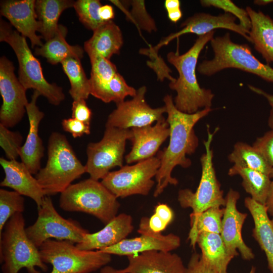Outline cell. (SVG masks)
<instances>
[{
  "label": "cell",
  "mask_w": 273,
  "mask_h": 273,
  "mask_svg": "<svg viewBox=\"0 0 273 273\" xmlns=\"http://www.w3.org/2000/svg\"><path fill=\"white\" fill-rule=\"evenodd\" d=\"M149 224L150 229L156 233H161L168 225L155 213L149 218Z\"/></svg>",
  "instance_id": "7dc6e473"
},
{
  "label": "cell",
  "mask_w": 273,
  "mask_h": 273,
  "mask_svg": "<svg viewBox=\"0 0 273 273\" xmlns=\"http://www.w3.org/2000/svg\"><path fill=\"white\" fill-rule=\"evenodd\" d=\"M24 198L16 191L0 189V235L9 219L24 211Z\"/></svg>",
  "instance_id": "d590c367"
},
{
  "label": "cell",
  "mask_w": 273,
  "mask_h": 273,
  "mask_svg": "<svg viewBox=\"0 0 273 273\" xmlns=\"http://www.w3.org/2000/svg\"><path fill=\"white\" fill-rule=\"evenodd\" d=\"M34 0H7L1 2V14L6 17L22 35L30 40L32 48L43 44L36 34L39 23Z\"/></svg>",
  "instance_id": "d6986e66"
},
{
  "label": "cell",
  "mask_w": 273,
  "mask_h": 273,
  "mask_svg": "<svg viewBox=\"0 0 273 273\" xmlns=\"http://www.w3.org/2000/svg\"><path fill=\"white\" fill-rule=\"evenodd\" d=\"M224 208H210L196 215H190L191 229L188 239L194 248L198 235L204 232L219 234L221 231L222 219Z\"/></svg>",
  "instance_id": "4dcf8cb0"
},
{
  "label": "cell",
  "mask_w": 273,
  "mask_h": 273,
  "mask_svg": "<svg viewBox=\"0 0 273 273\" xmlns=\"http://www.w3.org/2000/svg\"><path fill=\"white\" fill-rule=\"evenodd\" d=\"M0 164L5 174L0 186L11 188L20 195L30 198L37 208L39 207L45 195L37 179L25 164L4 157L0 158Z\"/></svg>",
  "instance_id": "7402d4cb"
},
{
  "label": "cell",
  "mask_w": 273,
  "mask_h": 273,
  "mask_svg": "<svg viewBox=\"0 0 273 273\" xmlns=\"http://www.w3.org/2000/svg\"><path fill=\"white\" fill-rule=\"evenodd\" d=\"M123 43L121 30L112 20L105 22L93 31V36L84 44L89 58L100 56L110 60L118 55Z\"/></svg>",
  "instance_id": "cb8c5ba5"
},
{
  "label": "cell",
  "mask_w": 273,
  "mask_h": 273,
  "mask_svg": "<svg viewBox=\"0 0 273 273\" xmlns=\"http://www.w3.org/2000/svg\"><path fill=\"white\" fill-rule=\"evenodd\" d=\"M131 9L127 11L118 2L114 3L125 14L127 18L134 23L140 29L149 32L157 31V27L154 19L147 12L144 1L134 0L130 2Z\"/></svg>",
  "instance_id": "74e56055"
},
{
  "label": "cell",
  "mask_w": 273,
  "mask_h": 273,
  "mask_svg": "<svg viewBox=\"0 0 273 273\" xmlns=\"http://www.w3.org/2000/svg\"><path fill=\"white\" fill-rule=\"evenodd\" d=\"M147 88L142 86L130 100L116 104V108L108 116L106 127L120 129L141 127L152 124L163 118L166 113L165 106L156 108L151 107L146 102Z\"/></svg>",
  "instance_id": "5bb4252c"
},
{
  "label": "cell",
  "mask_w": 273,
  "mask_h": 273,
  "mask_svg": "<svg viewBox=\"0 0 273 273\" xmlns=\"http://www.w3.org/2000/svg\"><path fill=\"white\" fill-rule=\"evenodd\" d=\"M253 3L258 6H266L273 3V0H255L253 1Z\"/></svg>",
  "instance_id": "db71d44e"
},
{
  "label": "cell",
  "mask_w": 273,
  "mask_h": 273,
  "mask_svg": "<svg viewBox=\"0 0 273 273\" xmlns=\"http://www.w3.org/2000/svg\"><path fill=\"white\" fill-rule=\"evenodd\" d=\"M138 232L140 236L126 238L117 244L101 251L110 255L128 256L149 251L170 252L180 245V239L176 235L171 233L164 235L153 231L147 217L141 218Z\"/></svg>",
  "instance_id": "9a60e30c"
},
{
  "label": "cell",
  "mask_w": 273,
  "mask_h": 273,
  "mask_svg": "<svg viewBox=\"0 0 273 273\" xmlns=\"http://www.w3.org/2000/svg\"><path fill=\"white\" fill-rule=\"evenodd\" d=\"M132 137L131 129L106 127L102 139L87 146L85 166L89 178L103 179L112 169L122 167L126 142Z\"/></svg>",
  "instance_id": "8fae6325"
},
{
  "label": "cell",
  "mask_w": 273,
  "mask_h": 273,
  "mask_svg": "<svg viewBox=\"0 0 273 273\" xmlns=\"http://www.w3.org/2000/svg\"><path fill=\"white\" fill-rule=\"evenodd\" d=\"M99 14L104 22L111 21L115 16L113 8L109 5H102L99 9Z\"/></svg>",
  "instance_id": "c3c4849f"
},
{
  "label": "cell",
  "mask_w": 273,
  "mask_h": 273,
  "mask_svg": "<svg viewBox=\"0 0 273 273\" xmlns=\"http://www.w3.org/2000/svg\"><path fill=\"white\" fill-rule=\"evenodd\" d=\"M37 209L36 221L25 231L29 239L38 248L46 241L52 239L77 244L89 233L78 221L61 216L50 196H44Z\"/></svg>",
  "instance_id": "30bf717a"
},
{
  "label": "cell",
  "mask_w": 273,
  "mask_h": 273,
  "mask_svg": "<svg viewBox=\"0 0 273 273\" xmlns=\"http://www.w3.org/2000/svg\"><path fill=\"white\" fill-rule=\"evenodd\" d=\"M246 10L250 17L251 27L249 36L255 50L266 64H273V19L260 11L248 6Z\"/></svg>",
  "instance_id": "484cf974"
},
{
  "label": "cell",
  "mask_w": 273,
  "mask_h": 273,
  "mask_svg": "<svg viewBox=\"0 0 273 273\" xmlns=\"http://www.w3.org/2000/svg\"><path fill=\"white\" fill-rule=\"evenodd\" d=\"M236 18L228 13L220 14L218 16L204 13L195 14L188 18L181 24L180 27H182L181 30L164 38L153 48L145 49V54L148 56L151 55L152 53L156 54L160 48L183 34L194 33L199 36L215 31L214 30L217 28H223L234 31L251 42L249 36V31L239 24L236 23Z\"/></svg>",
  "instance_id": "2e32d148"
},
{
  "label": "cell",
  "mask_w": 273,
  "mask_h": 273,
  "mask_svg": "<svg viewBox=\"0 0 273 273\" xmlns=\"http://www.w3.org/2000/svg\"><path fill=\"white\" fill-rule=\"evenodd\" d=\"M244 203L253 219L252 236L264 252L268 268L273 273V223L268 216L265 205L256 202L251 197L246 198Z\"/></svg>",
  "instance_id": "d4e9b609"
},
{
  "label": "cell",
  "mask_w": 273,
  "mask_h": 273,
  "mask_svg": "<svg viewBox=\"0 0 273 273\" xmlns=\"http://www.w3.org/2000/svg\"><path fill=\"white\" fill-rule=\"evenodd\" d=\"M270 178H273V167H272L270 173L269 174Z\"/></svg>",
  "instance_id": "9f6ffc18"
},
{
  "label": "cell",
  "mask_w": 273,
  "mask_h": 273,
  "mask_svg": "<svg viewBox=\"0 0 273 273\" xmlns=\"http://www.w3.org/2000/svg\"><path fill=\"white\" fill-rule=\"evenodd\" d=\"M71 110L72 118L90 125L92 112L87 106L85 100L81 99L73 101Z\"/></svg>",
  "instance_id": "ee69618b"
},
{
  "label": "cell",
  "mask_w": 273,
  "mask_h": 273,
  "mask_svg": "<svg viewBox=\"0 0 273 273\" xmlns=\"http://www.w3.org/2000/svg\"><path fill=\"white\" fill-rule=\"evenodd\" d=\"M61 124L63 129L71 133L74 138L89 134L90 132V125L72 117L63 119Z\"/></svg>",
  "instance_id": "b9f144b4"
},
{
  "label": "cell",
  "mask_w": 273,
  "mask_h": 273,
  "mask_svg": "<svg viewBox=\"0 0 273 273\" xmlns=\"http://www.w3.org/2000/svg\"><path fill=\"white\" fill-rule=\"evenodd\" d=\"M214 33L213 31L199 36L193 46L183 54L170 52L167 55V61L178 73V77L170 81L169 86L176 92L173 102L181 112L193 114L205 108H211L214 95L210 89L200 86L196 70L200 54L213 38Z\"/></svg>",
  "instance_id": "7a4b0ae2"
},
{
  "label": "cell",
  "mask_w": 273,
  "mask_h": 273,
  "mask_svg": "<svg viewBox=\"0 0 273 273\" xmlns=\"http://www.w3.org/2000/svg\"><path fill=\"white\" fill-rule=\"evenodd\" d=\"M40 93L34 90L30 102L26 107L29 121V131L26 139L20 152L21 162L32 174H36L41 168V160L44 156V148L38 134L39 125L44 114L36 105Z\"/></svg>",
  "instance_id": "ffe728a7"
},
{
  "label": "cell",
  "mask_w": 273,
  "mask_h": 273,
  "mask_svg": "<svg viewBox=\"0 0 273 273\" xmlns=\"http://www.w3.org/2000/svg\"><path fill=\"white\" fill-rule=\"evenodd\" d=\"M187 267V273H219L196 252L192 255Z\"/></svg>",
  "instance_id": "7bdbcfd3"
},
{
  "label": "cell",
  "mask_w": 273,
  "mask_h": 273,
  "mask_svg": "<svg viewBox=\"0 0 273 273\" xmlns=\"http://www.w3.org/2000/svg\"><path fill=\"white\" fill-rule=\"evenodd\" d=\"M217 130V128L214 133H211L207 126V139L203 142L205 153L200 158L201 177L196 191L193 192L190 189H185L179 190L178 193L177 200L180 206L191 208L193 210L191 216H196L212 207H220L225 205V199L216 176L211 148L213 135Z\"/></svg>",
  "instance_id": "9c48e42d"
},
{
  "label": "cell",
  "mask_w": 273,
  "mask_h": 273,
  "mask_svg": "<svg viewBox=\"0 0 273 273\" xmlns=\"http://www.w3.org/2000/svg\"><path fill=\"white\" fill-rule=\"evenodd\" d=\"M265 205L268 214L271 217V220L273 223V180H271L268 195Z\"/></svg>",
  "instance_id": "681fc988"
},
{
  "label": "cell",
  "mask_w": 273,
  "mask_h": 273,
  "mask_svg": "<svg viewBox=\"0 0 273 273\" xmlns=\"http://www.w3.org/2000/svg\"><path fill=\"white\" fill-rule=\"evenodd\" d=\"M136 90L128 85L123 76L117 72L104 87L93 96L106 103L114 102L116 104L124 101L127 96L134 97Z\"/></svg>",
  "instance_id": "836d02e7"
},
{
  "label": "cell",
  "mask_w": 273,
  "mask_h": 273,
  "mask_svg": "<svg viewBox=\"0 0 273 273\" xmlns=\"http://www.w3.org/2000/svg\"><path fill=\"white\" fill-rule=\"evenodd\" d=\"M86 172L65 135L53 132L49 139L48 160L35 178L45 196L64 192L75 179Z\"/></svg>",
  "instance_id": "3957f363"
},
{
  "label": "cell",
  "mask_w": 273,
  "mask_h": 273,
  "mask_svg": "<svg viewBox=\"0 0 273 273\" xmlns=\"http://www.w3.org/2000/svg\"><path fill=\"white\" fill-rule=\"evenodd\" d=\"M256 268L254 266H252L249 273H255Z\"/></svg>",
  "instance_id": "11a10c76"
},
{
  "label": "cell",
  "mask_w": 273,
  "mask_h": 273,
  "mask_svg": "<svg viewBox=\"0 0 273 273\" xmlns=\"http://www.w3.org/2000/svg\"><path fill=\"white\" fill-rule=\"evenodd\" d=\"M169 19L173 23H176L182 17L183 14L181 9H178L167 13Z\"/></svg>",
  "instance_id": "816d5d0a"
},
{
  "label": "cell",
  "mask_w": 273,
  "mask_h": 273,
  "mask_svg": "<svg viewBox=\"0 0 273 273\" xmlns=\"http://www.w3.org/2000/svg\"><path fill=\"white\" fill-rule=\"evenodd\" d=\"M131 130L132 137L130 141L132 147L125 157L128 164L154 157L161 145L170 135L169 124L164 117L156 121L154 125L134 127Z\"/></svg>",
  "instance_id": "ac0fdd59"
},
{
  "label": "cell",
  "mask_w": 273,
  "mask_h": 273,
  "mask_svg": "<svg viewBox=\"0 0 273 273\" xmlns=\"http://www.w3.org/2000/svg\"><path fill=\"white\" fill-rule=\"evenodd\" d=\"M13 63L3 56L0 59V93L3 99L0 124L11 128L22 119L28 102L26 89L17 78Z\"/></svg>",
  "instance_id": "4fadbf2b"
},
{
  "label": "cell",
  "mask_w": 273,
  "mask_h": 273,
  "mask_svg": "<svg viewBox=\"0 0 273 273\" xmlns=\"http://www.w3.org/2000/svg\"><path fill=\"white\" fill-rule=\"evenodd\" d=\"M200 4L203 7H213L223 10L224 13H230L239 20V24L245 29L250 31L251 22L246 10L236 5L230 0H202Z\"/></svg>",
  "instance_id": "ab89813d"
},
{
  "label": "cell",
  "mask_w": 273,
  "mask_h": 273,
  "mask_svg": "<svg viewBox=\"0 0 273 273\" xmlns=\"http://www.w3.org/2000/svg\"><path fill=\"white\" fill-rule=\"evenodd\" d=\"M39 250L42 261L52 265L50 273H91L111 261V255L108 253L81 250L67 241L48 240Z\"/></svg>",
  "instance_id": "ba28073f"
},
{
  "label": "cell",
  "mask_w": 273,
  "mask_h": 273,
  "mask_svg": "<svg viewBox=\"0 0 273 273\" xmlns=\"http://www.w3.org/2000/svg\"><path fill=\"white\" fill-rule=\"evenodd\" d=\"M22 213L13 215L0 235V261L2 273H18L25 268L28 273L46 272L48 267L40 257L39 248L28 237Z\"/></svg>",
  "instance_id": "277c9868"
},
{
  "label": "cell",
  "mask_w": 273,
  "mask_h": 273,
  "mask_svg": "<svg viewBox=\"0 0 273 273\" xmlns=\"http://www.w3.org/2000/svg\"><path fill=\"white\" fill-rule=\"evenodd\" d=\"M23 137L18 131H13L0 124V146L4 150L7 159L16 160L20 157L22 147Z\"/></svg>",
  "instance_id": "f35d334b"
},
{
  "label": "cell",
  "mask_w": 273,
  "mask_h": 273,
  "mask_svg": "<svg viewBox=\"0 0 273 273\" xmlns=\"http://www.w3.org/2000/svg\"><path fill=\"white\" fill-rule=\"evenodd\" d=\"M132 218L126 213L116 215L105 227L94 233H87L76 246L83 250H101L120 242L133 230Z\"/></svg>",
  "instance_id": "603a6c76"
},
{
  "label": "cell",
  "mask_w": 273,
  "mask_h": 273,
  "mask_svg": "<svg viewBox=\"0 0 273 273\" xmlns=\"http://www.w3.org/2000/svg\"><path fill=\"white\" fill-rule=\"evenodd\" d=\"M74 2L71 0L35 1V12L39 23L38 32L46 41L55 35L61 13L66 9L73 7Z\"/></svg>",
  "instance_id": "4316f807"
},
{
  "label": "cell",
  "mask_w": 273,
  "mask_h": 273,
  "mask_svg": "<svg viewBox=\"0 0 273 273\" xmlns=\"http://www.w3.org/2000/svg\"><path fill=\"white\" fill-rule=\"evenodd\" d=\"M160 166V159L154 156L110 171L101 182L117 198L133 195L146 196L155 184L152 178L155 177Z\"/></svg>",
  "instance_id": "7c38bea8"
},
{
  "label": "cell",
  "mask_w": 273,
  "mask_h": 273,
  "mask_svg": "<svg viewBox=\"0 0 273 273\" xmlns=\"http://www.w3.org/2000/svg\"><path fill=\"white\" fill-rule=\"evenodd\" d=\"M252 146L262 155L268 164L273 167V129L258 138Z\"/></svg>",
  "instance_id": "60d3db41"
},
{
  "label": "cell",
  "mask_w": 273,
  "mask_h": 273,
  "mask_svg": "<svg viewBox=\"0 0 273 273\" xmlns=\"http://www.w3.org/2000/svg\"><path fill=\"white\" fill-rule=\"evenodd\" d=\"M100 273H121L119 269H115L112 266L105 265L101 268Z\"/></svg>",
  "instance_id": "f5cc1de1"
},
{
  "label": "cell",
  "mask_w": 273,
  "mask_h": 273,
  "mask_svg": "<svg viewBox=\"0 0 273 273\" xmlns=\"http://www.w3.org/2000/svg\"><path fill=\"white\" fill-rule=\"evenodd\" d=\"M240 198L238 192L230 189L226 196L224 212L222 219L220 235L228 253L234 258L239 253L245 260L253 259L254 255L252 249L245 243L242 230L247 214L240 212L237 202Z\"/></svg>",
  "instance_id": "e0dca14e"
},
{
  "label": "cell",
  "mask_w": 273,
  "mask_h": 273,
  "mask_svg": "<svg viewBox=\"0 0 273 273\" xmlns=\"http://www.w3.org/2000/svg\"><path fill=\"white\" fill-rule=\"evenodd\" d=\"M67 33V28L59 24L55 35L42 46L36 47L35 54L45 58L52 65L61 63L69 57L81 60L83 56L84 50L79 46L69 44L65 39Z\"/></svg>",
  "instance_id": "83f0119b"
},
{
  "label": "cell",
  "mask_w": 273,
  "mask_h": 273,
  "mask_svg": "<svg viewBox=\"0 0 273 273\" xmlns=\"http://www.w3.org/2000/svg\"><path fill=\"white\" fill-rule=\"evenodd\" d=\"M249 88L255 93L264 97L268 101L271 109L268 118V125L270 129H273V94H268L262 89L255 86L249 85Z\"/></svg>",
  "instance_id": "bcb514c9"
},
{
  "label": "cell",
  "mask_w": 273,
  "mask_h": 273,
  "mask_svg": "<svg viewBox=\"0 0 273 273\" xmlns=\"http://www.w3.org/2000/svg\"><path fill=\"white\" fill-rule=\"evenodd\" d=\"M59 203L64 211L92 215L105 225L117 215L120 206L101 182L90 178L71 184L61 193Z\"/></svg>",
  "instance_id": "52a82bcc"
},
{
  "label": "cell",
  "mask_w": 273,
  "mask_h": 273,
  "mask_svg": "<svg viewBox=\"0 0 273 273\" xmlns=\"http://www.w3.org/2000/svg\"><path fill=\"white\" fill-rule=\"evenodd\" d=\"M163 101L166 108L170 139L168 146L157 155L160 166L155 176V197L161 194L168 185L175 186L178 184V180L171 175L175 166L187 168L191 165V161L187 155L194 153L199 145L194 126L212 110L211 108H205L196 113L188 114L175 107L171 95H166Z\"/></svg>",
  "instance_id": "6da1fadb"
},
{
  "label": "cell",
  "mask_w": 273,
  "mask_h": 273,
  "mask_svg": "<svg viewBox=\"0 0 273 273\" xmlns=\"http://www.w3.org/2000/svg\"><path fill=\"white\" fill-rule=\"evenodd\" d=\"M128 263L121 273H187L181 258L176 253L149 251L127 256Z\"/></svg>",
  "instance_id": "44dd1931"
},
{
  "label": "cell",
  "mask_w": 273,
  "mask_h": 273,
  "mask_svg": "<svg viewBox=\"0 0 273 273\" xmlns=\"http://www.w3.org/2000/svg\"><path fill=\"white\" fill-rule=\"evenodd\" d=\"M154 213L167 225L172 221L173 218L172 209L166 204L161 203L157 205L155 207Z\"/></svg>",
  "instance_id": "f6af8a7d"
},
{
  "label": "cell",
  "mask_w": 273,
  "mask_h": 273,
  "mask_svg": "<svg viewBox=\"0 0 273 273\" xmlns=\"http://www.w3.org/2000/svg\"><path fill=\"white\" fill-rule=\"evenodd\" d=\"M0 41L7 42L14 50L19 64L18 78L26 90L38 91L54 105H59L65 99L62 88L44 78L40 62L32 54L25 37L2 19Z\"/></svg>",
  "instance_id": "8992f818"
},
{
  "label": "cell",
  "mask_w": 273,
  "mask_h": 273,
  "mask_svg": "<svg viewBox=\"0 0 273 273\" xmlns=\"http://www.w3.org/2000/svg\"><path fill=\"white\" fill-rule=\"evenodd\" d=\"M230 176L240 175L245 191L256 202L265 205L271 180L269 175L261 172L233 165L228 171Z\"/></svg>",
  "instance_id": "f546056e"
},
{
  "label": "cell",
  "mask_w": 273,
  "mask_h": 273,
  "mask_svg": "<svg viewBox=\"0 0 273 273\" xmlns=\"http://www.w3.org/2000/svg\"><path fill=\"white\" fill-rule=\"evenodd\" d=\"M61 64L70 81L69 93L72 98L74 101L87 100L90 95V82L86 76L80 60L69 57Z\"/></svg>",
  "instance_id": "1f68e13d"
},
{
  "label": "cell",
  "mask_w": 273,
  "mask_h": 273,
  "mask_svg": "<svg viewBox=\"0 0 273 273\" xmlns=\"http://www.w3.org/2000/svg\"><path fill=\"white\" fill-rule=\"evenodd\" d=\"M201 256L219 273H227L229 264L234 257L227 251L220 234L201 233L196 240Z\"/></svg>",
  "instance_id": "f1b7e54d"
},
{
  "label": "cell",
  "mask_w": 273,
  "mask_h": 273,
  "mask_svg": "<svg viewBox=\"0 0 273 273\" xmlns=\"http://www.w3.org/2000/svg\"><path fill=\"white\" fill-rule=\"evenodd\" d=\"M210 42L213 58L199 64L197 70L199 73L209 76L225 69L236 68L273 83V68L257 59L248 44L233 42L229 32L213 37Z\"/></svg>",
  "instance_id": "5b68a950"
},
{
  "label": "cell",
  "mask_w": 273,
  "mask_h": 273,
  "mask_svg": "<svg viewBox=\"0 0 273 273\" xmlns=\"http://www.w3.org/2000/svg\"><path fill=\"white\" fill-rule=\"evenodd\" d=\"M102 6L99 0H77L74 2V8L79 21L89 30L93 31L104 22L99 14Z\"/></svg>",
  "instance_id": "8d00e7d4"
},
{
  "label": "cell",
  "mask_w": 273,
  "mask_h": 273,
  "mask_svg": "<svg viewBox=\"0 0 273 273\" xmlns=\"http://www.w3.org/2000/svg\"><path fill=\"white\" fill-rule=\"evenodd\" d=\"M164 6L167 12L180 9V2L179 0H166Z\"/></svg>",
  "instance_id": "f907efd6"
},
{
  "label": "cell",
  "mask_w": 273,
  "mask_h": 273,
  "mask_svg": "<svg viewBox=\"0 0 273 273\" xmlns=\"http://www.w3.org/2000/svg\"><path fill=\"white\" fill-rule=\"evenodd\" d=\"M90 95L106 85L118 72L116 65L110 60L100 56L90 58Z\"/></svg>",
  "instance_id": "e575fe53"
},
{
  "label": "cell",
  "mask_w": 273,
  "mask_h": 273,
  "mask_svg": "<svg viewBox=\"0 0 273 273\" xmlns=\"http://www.w3.org/2000/svg\"><path fill=\"white\" fill-rule=\"evenodd\" d=\"M234 165L255 170L269 176L272 167L262 155L252 145L239 142L228 156Z\"/></svg>",
  "instance_id": "d6a6232c"
}]
</instances>
